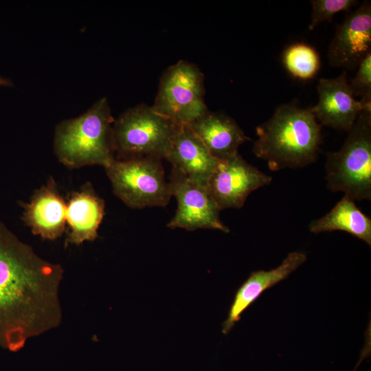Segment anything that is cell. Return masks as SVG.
<instances>
[{
  "instance_id": "obj_10",
  "label": "cell",
  "mask_w": 371,
  "mask_h": 371,
  "mask_svg": "<svg viewBox=\"0 0 371 371\" xmlns=\"http://www.w3.org/2000/svg\"><path fill=\"white\" fill-rule=\"evenodd\" d=\"M317 91V103L310 108L322 126L348 132L361 111H371V102L355 99L346 70L336 78H320Z\"/></svg>"
},
{
  "instance_id": "obj_4",
  "label": "cell",
  "mask_w": 371,
  "mask_h": 371,
  "mask_svg": "<svg viewBox=\"0 0 371 371\" xmlns=\"http://www.w3.org/2000/svg\"><path fill=\"white\" fill-rule=\"evenodd\" d=\"M327 188L352 200H371V111H361L341 147L326 153Z\"/></svg>"
},
{
  "instance_id": "obj_8",
  "label": "cell",
  "mask_w": 371,
  "mask_h": 371,
  "mask_svg": "<svg viewBox=\"0 0 371 371\" xmlns=\"http://www.w3.org/2000/svg\"><path fill=\"white\" fill-rule=\"evenodd\" d=\"M169 183L172 196L177 201V209L167 225L168 227L190 231L211 229L225 233L229 232L220 219L221 210L207 186L188 179L174 168H172Z\"/></svg>"
},
{
  "instance_id": "obj_1",
  "label": "cell",
  "mask_w": 371,
  "mask_h": 371,
  "mask_svg": "<svg viewBox=\"0 0 371 371\" xmlns=\"http://www.w3.org/2000/svg\"><path fill=\"white\" fill-rule=\"evenodd\" d=\"M63 267L43 259L0 221V346L11 352L57 327Z\"/></svg>"
},
{
  "instance_id": "obj_2",
  "label": "cell",
  "mask_w": 371,
  "mask_h": 371,
  "mask_svg": "<svg viewBox=\"0 0 371 371\" xmlns=\"http://www.w3.org/2000/svg\"><path fill=\"white\" fill-rule=\"evenodd\" d=\"M256 131L253 153L273 171L303 168L317 159L322 126L311 108H302L296 102L282 104Z\"/></svg>"
},
{
  "instance_id": "obj_9",
  "label": "cell",
  "mask_w": 371,
  "mask_h": 371,
  "mask_svg": "<svg viewBox=\"0 0 371 371\" xmlns=\"http://www.w3.org/2000/svg\"><path fill=\"white\" fill-rule=\"evenodd\" d=\"M272 177L236 155L218 161L207 183V189L221 210L240 208L255 190L269 184Z\"/></svg>"
},
{
  "instance_id": "obj_16",
  "label": "cell",
  "mask_w": 371,
  "mask_h": 371,
  "mask_svg": "<svg viewBox=\"0 0 371 371\" xmlns=\"http://www.w3.org/2000/svg\"><path fill=\"white\" fill-rule=\"evenodd\" d=\"M104 207V200L96 194L91 185L74 192L67 205V243L80 245L95 240Z\"/></svg>"
},
{
  "instance_id": "obj_14",
  "label": "cell",
  "mask_w": 371,
  "mask_h": 371,
  "mask_svg": "<svg viewBox=\"0 0 371 371\" xmlns=\"http://www.w3.org/2000/svg\"><path fill=\"white\" fill-rule=\"evenodd\" d=\"M306 258V255L303 252H291L278 267L269 271L258 270L252 272L236 291L227 317L223 323L222 333L227 335L240 320L243 313L265 291L286 279Z\"/></svg>"
},
{
  "instance_id": "obj_12",
  "label": "cell",
  "mask_w": 371,
  "mask_h": 371,
  "mask_svg": "<svg viewBox=\"0 0 371 371\" xmlns=\"http://www.w3.org/2000/svg\"><path fill=\"white\" fill-rule=\"evenodd\" d=\"M23 208L22 219L34 235L55 240L65 232L67 204L53 179L36 190Z\"/></svg>"
},
{
  "instance_id": "obj_21",
  "label": "cell",
  "mask_w": 371,
  "mask_h": 371,
  "mask_svg": "<svg viewBox=\"0 0 371 371\" xmlns=\"http://www.w3.org/2000/svg\"><path fill=\"white\" fill-rule=\"evenodd\" d=\"M0 86L12 87L13 84L10 79L0 76Z\"/></svg>"
},
{
  "instance_id": "obj_13",
  "label": "cell",
  "mask_w": 371,
  "mask_h": 371,
  "mask_svg": "<svg viewBox=\"0 0 371 371\" xmlns=\"http://www.w3.org/2000/svg\"><path fill=\"white\" fill-rule=\"evenodd\" d=\"M165 159L188 179L207 186L218 160L188 125H179Z\"/></svg>"
},
{
  "instance_id": "obj_17",
  "label": "cell",
  "mask_w": 371,
  "mask_h": 371,
  "mask_svg": "<svg viewBox=\"0 0 371 371\" xmlns=\"http://www.w3.org/2000/svg\"><path fill=\"white\" fill-rule=\"evenodd\" d=\"M309 230L313 234L344 231L371 245V219L346 195L328 213L312 221Z\"/></svg>"
},
{
  "instance_id": "obj_20",
  "label": "cell",
  "mask_w": 371,
  "mask_h": 371,
  "mask_svg": "<svg viewBox=\"0 0 371 371\" xmlns=\"http://www.w3.org/2000/svg\"><path fill=\"white\" fill-rule=\"evenodd\" d=\"M355 77L349 82L353 95L360 101L371 102V52L358 65Z\"/></svg>"
},
{
  "instance_id": "obj_11",
  "label": "cell",
  "mask_w": 371,
  "mask_h": 371,
  "mask_svg": "<svg viewBox=\"0 0 371 371\" xmlns=\"http://www.w3.org/2000/svg\"><path fill=\"white\" fill-rule=\"evenodd\" d=\"M371 52V3H362L336 27L327 53L330 65L355 69Z\"/></svg>"
},
{
  "instance_id": "obj_7",
  "label": "cell",
  "mask_w": 371,
  "mask_h": 371,
  "mask_svg": "<svg viewBox=\"0 0 371 371\" xmlns=\"http://www.w3.org/2000/svg\"><path fill=\"white\" fill-rule=\"evenodd\" d=\"M204 76L199 68L179 60L161 76L153 108L178 125H188L209 110L204 100Z\"/></svg>"
},
{
  "instance_id": "obj_3",
  "label": "cell",
  "mask_w": 371,
  "mask_h": 371,
  "mask_svg": "<svg viewBox=\"0 0 371 371\" xmlns=\"http://www.w3.org/2000/svg\"><path fill=\"white\" fill-rule=\"evenodd\" d=\"M115 119L106 98H101L80 116L61 121L55 128L54 151L69 168H106L114 159L112 127Z\"/></svg>"
},
{
  "instance_id": "obj_15",
  "label": "cell",
  "mask_w": 371,
  "mask_h": 371,
  "mask_svg": "<svg viewBox=\"0 0 371 371\" xmlns=\"http://www.w3.org/2000/svg\"><path fill=\"white\" fill-rule=\"evenodd\" d=\"M188 126L218 161L238 154V147L250 139L231 117L208 111Z\"/></svg>"
},
{
  "instance_id": "obj_19",
  "label": "cell",
  "mask_w": 371,
  "mask_h": 371,
  "mask_svg": "<svg viewBox=\"0 0 371 371\" xmlns=\"http://www.w3.org/2000/svg\"><path fill=\"white\" fill-rule=\"evenodd\" d=\"M312 12L309 30H313L319 24L330 21L334 15L342 12L349 11L358 3L357 0H312Z\"/></svg>"
},
{
  "instance_id": "obj_6",
  "label": "cell",
  "mask_w": 371,
  "mask_h": 371,
  "mask_svg": "<svg viewBox=\"0 0 371 371\" xmlns=\"http://www.w3.org/2000/svg\"><path fill=\"white\" fill-rule=\"evenodd\" d=\"M105 170L113 193L129 207L166 206L170 201L171 188L161 159H115Z\"/></svg>"
},
{
  "instance_id": "obj_5",
  "label": "cell",
  "mask_w": 371,
  "mask_h": 371,
  "mask_svg": "<svg viewBox=\"0 0 371 371\" xmlns=\"http://www.w3.org/2000/svg\"><path fill=\"white\" fill-rule=\"evenodd\" d=\"M179 126L152 106L141 104L128 109L113 124L115 159H165Z\"/></svg>"
},
{
  "instance_id": "obj_18",
  "label": "cell",
  "mask_w": 371,
  "mask_h": 371,
  "mask_svg": "<svg viewBox=\"0 0 371 371\" xmlns=\"http://www.w3.org/2000/svg\"><path fill=\"white\" fill-rule=\"evenodd\" d=\"M285 69L295 78L309 80L320 69V58L316 49L302 42L289 45L282 56Z\"/></svg>"
}]
</instances>
